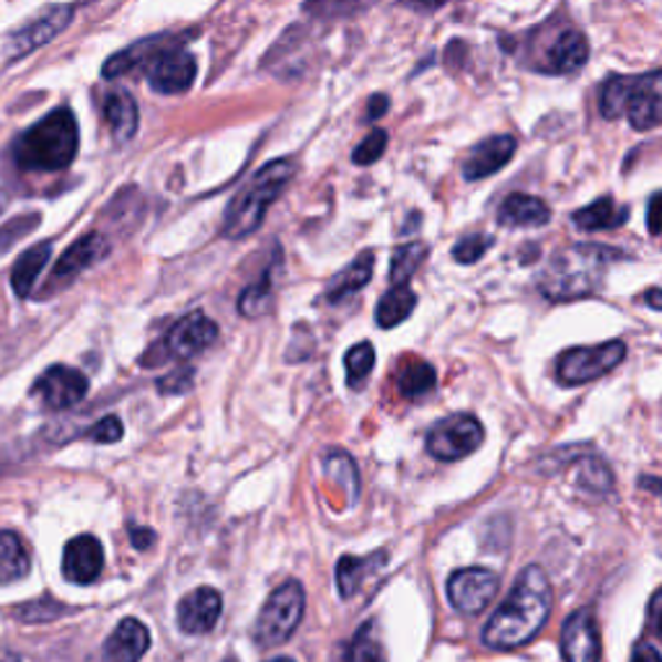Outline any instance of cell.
Instances as JSON below:
<instances>
[{"label": "cell", "mask_w": 662, "mask_h": 662, "mask_svg": "<svg viewBox=\"0 0 662 662\" xmlns=\"http://www.w3.org/2000/svg\"><path fill=\"white\" fill-rule=\"evenodd\" d=\"M621 251L611 246L575 244L554 254L544 272L538 275V290L549 300H580L598 292L603 277Z\"/></svg>", "instance_id": "7a4b0ae2"}, {"label": "cell", "mask_w": 662, "mask_h": 662, "mask_svg": "<svg viewBox=\"0 0 662 662\" xmlns=\"http://www.w3.org/2000/svg\"><path fill=\"white\" fill-rule=\"evenodd\" d=\"M130 541H133L135 549H151V544L156 541V534L151 528H130Z\"/></svg>", "instance_id": "c3c4849f"}, {"label": "cell", "mask_w": 662, "mask_h": 662, "mask_svg": "<svg viewBox=\"0 0 662 662\" xmlns=\"http://www.w3.org/2000/svg\"><path fill=\"white\" fill-rule=\"evenodd\" d=\"M197 79V60L192 52L172 48L158 55L148 68V81L158 94H184Z\"/></svg>", "instance_id": "5bb4252c"}, {"label": "cell", "mask_w": 662, "mask_h": 662, "mask_svg": "<svg viewBox=\"0 0 662 662\" xmlns=\"http://www.w3.org/2000/svg\"><path fill=\"white\" fill-rule=\"evenodd\" d=\"M386 112H389V96L383 94L371 96V102H368V122L383 117Z\"/></svg>", "instance_id": "681fc988"}, {"label": "cell", "mask_w": 662, "mask_h": 662, "mask_svg": "<svg viewBox=\"0 0 662 662\" xmlns=\"http://www.w3.org/2000/svg\"><path fill=\"white\" fill-rule=\"evenodd\" d=\"M68 611H71V608L63 606V603H58V600L42 598L40 603H29V606L17 608V619L37 623V621H50V619H55V616H63Z\"/></svg>", "instance_id": "ab89813d"}, {"label": "cell", "mask_w": 662, "mask_h": 662, "mask_svg": "<svg viewBox=\"0 0 662 662\" xmlns=\"http://www.w3.org/2000/svg\"><path fill=\"white\" fill-rule=\"evenodd\" d=\"M647 631L654 637L662 631V590L654 592L650 598V606H647Z\"/></svg>", "instance_id": "f6af8a7d"}, {"label": "cell", "mask_w": 662, "mask_h": 662, "mask_svg": "<svg viewBox=\"0 0 662 662\" xmlns=\"http://www.w3.org/2000/svg\"><path fill=\"white\" fill-rule=\"evenodd\" d=\"M50 257H52V244L42 241V244L32 246V249H27L17 259V265H13V272H11V285H13V290H17L19 298L32 296L34 285H37V280H40L42 269L48 267Z\"/></svg>", "instance_id": "484cf974"}, {"label": "cell", "mask_w": 662, "mask_h": 662, "mask_svg": "<svg viewBox=\"0 0 662 662\" xmlns=\"http://www.w3.org/2000/svg\"><path fill=\"white\" fill-rule=\"evenodd\" d=\"M561 658L565 662H600V631L590 608L567 616L561 627Z\"/></svg>", "instance_id": "4fadbf2b"}, {"label": "cell", "mask_w": 662, "mask_h": 662, "mask_svg": "<svg viewBox=\"0 0 662 662\" xmlns=\"http://www.w3.org/2000/svg\"><path fill=\"white\" fill-rule=\"evenodd\" d=\"M629 662H662V654L650 642H637Z\"/></svg>", "instance_id": "7dc6e473"}, {"label": "cell", "mask_w": 662, "mask_h": 662, "mask_svg": "<svg viewBox=\"0 0 662 662\" xmlns=\"http://www.w3.org/2000/svg\"><path fill=\"white\" fill-rule=\"evenodd\" d=\"M373 267H375V254L373 251H363L360 257L342 269L340 275L331 277V282L327 285V296L329 303H340V300L355 296L358 290H363L373 277Z\"/></svg>", "instance_id": "cb8c5ba5"}, {"label": "cell", "mask_w": 662, "mask_h": 662, "mask_svg": "<svg viewBox=\"0 0 662 662\" xmlns=\"http://www.w3.org/2000/svg\"><path fill=\"white\" fill-rule=\"evenodd\" d=\"M629 220L627 207H619L611 197H600L572 215V223L580 230H613Z\"/></svg>", "instance_id": "83f0119b"}, {"label": "cell", "mask_w": 662, "mask_h": 662, "mask_svg": "<svg viewBox=\"0 0 662 662\" xmlns=\"http://www.w3.org/2000/svg\"><path fill=\"white\" fill-rule=\"evenodd\" d=\"M588 58L590 44L585 40V34L577 32V29H565V32L551 42V48L546 50V65L541 71L554 75L575 73L588 63Z\"/></svg>", "instance_id": "ffe728a7"}, {"label": "cell", "mask_w": 662, "mask_h": 662, "mask_svg": "<svg viewBox=\"0 0 662 662\" xmlns=\"http://www.w3.org/2000/svg\"><path fill=\"white\" fill-rule=\"evenodd\" d=\"M549 220H551L549 205L534 195H520V192L505 197V203L499 205V213H497V223L505 228H538V226H546Z\"/></svg>", "instance_id": "7402d4cb"}, {"label": "cell", "mask_w": 662, "mask_h": 662, "mask_svg": "<svg viewBox=\"0 0 662 662\" xmlns=\"http://www.w3.org/2000/svg\"><path fill=\"white\" fill-rule=\"evenodd\" d=\"M554 592L541 567L530 565L515 580L510 596L484 627V644L492 650H518L538 637L551 616Z\"/></svg>", "instance_id": "6da1fadb"}, {"label": "cell", "mask_w": 662, "mask_h": 662, "mask_svg": "<svg viewBox=\"0 0 662 662\" xmlns=\"http://www.w3.org/2000/svg\"><path fill=\"white\" fill-rule=\"evenodd\" d=\"M269 662H292L290 658H275V660H269Z\"/></svg>", "instance_id": "11a10c76"}, {"label": "cell", "mask_w": 662, "mask_h": 662, "mask_svg": "<svg viewBox=\"0 0 662 662\" xmlns=\"http://www.w3.org/2000/svg\"><path fill=\"white\" fill-rule=\"evenodd\" d=\"M350 662H386L383 644L379 642V637L373 634V623H365V627L358 631L350 650Z\"/></svg>", "instance_id": "d590c367"}, {"label": "cell", "mask_w": 662, "mask_h": 662, "mask_svg": "<svg viewBox=\"0 0 662 662\" xmlns=\"http://www.w3.org/2000/svg\"><path fill=\"white\" fill-rule=\"evenodd\" d=\"M323 468H327V474L331 476V479L340 482L342 487L350 489V503H355L360 495V476H358L355 461H352L348 453L331 451L327 461H323Z\"/></svg>", "instance_id": "e575fe53"}, {"label": "cell", "mask_w": 662, "mask_h": 662, "mask_svg": "<svg viewBox=\"0 0 662 662\" xmlns=\"http://www.w3.org/2000/svg\"><path fill=\"white\" fill-rule=\"evenodd\" d=\"M32 569L24 541L13 530H0V585H11L24 580Z\"/></svg>", "instance_id": "4316f807"}, {"label": "cell", "mask_w": 662, "mask_h": 662, "mask_svg": "<svg viewBox=\"0 0 662 662\" xmlns=\"http://www.w3.org/2000/svg\"><path fill=\"white\" fill-rule=\"evenodd\" d=\"M623 114H627L629 125L639 133L662 125V71L631 79Z\"/></svg>", "instance_id": "8fae6325"}, {"label": "cell", "mask_w": 662, "mask_h": 662, "mask_svg": "<svg viewBox=\"0 0 662 662\" xmlns=\"http://www.w3.org/2000/svg\"><path fill=\"white\" fill-rule=\"evenodd\" d=\"M104 117L106 125L112 127L114 143L125 145L135 137L137 122H141V112H137L135 99L130 96V91L114 86L104 99Z\"/></svg>", "instance_id": "603a6c76"}, {"label": "cell", "mask_w": 662, "mask_h": 662, "mask_svg": "<svg viewBox=\"0 0 662 662\" xmlns=\"http://www.w3.org/2000/svg\"><path fill=\"white\" fill-rule=\"evenodd\" d=\"M639 489L644 492H652V495H658L662 499V476H639Z\"/></svg>", "instance_id": "816d5d0a"}, {"label": "cell", "mask_w": 662, "mask_h": 662, "mask_svg": "<svg viewBox=\"0 0 662 662\" xmlns=\"http://www.w3.org/2000/svg\"><path fill=\"white\" fill-rule=\"evenodd\" d=\"M223 598L215 588H197L182 598L176 608V621L184 634H207L220 619Z\"/></svg>", "instance_id": "2e32d148"}, {"label": "cell", "mask_w": 662, "mask_h": 662, "mask_svg": "<svg viewBox=\"0 0 662 662\" xmlns=\"http://www.w3.org/2000/svg\"><path fill=\"white\" fill-rule=\"evenodd\" d=\"M306 608V590L298 580H288L277 588L272 596L267 598V603L261 606L257 627H254V639L261 650H272L280 647L292 637V631L298 629L300 619H303Z\"/></svg>", "instance_id": "5b68a950"}, {"label": "cell", "mask_w": 662, "mask_h": 662, "mask_svg": "<svg viewBox=\"0 0 662 662\" xmlns=\"http://www.w3.org/2000/svg\"><path fill=\"white\" fill-rule=\"evenodd\" d=\"M104 569V549L99 538L83 534L65 546L63 572L75 585H91Z\"/></svg>", "instance_id": "e0dca14e"}, {"label": "cell", "mask_w": 662, "mask_h": 662, "mask_svg": "<svg viewBox=\"0 0 662 662\" xmlns=\"http://www.w3.org/2000/svg\"><path fill=\"white\" fill-rule=\"evenodd\" d=\"M192 379H195L192 368H184V371H174L172 375H166V379H161L158 389L164 391V394H184V391L192 389Z\"/></svg>", "instance_id": "ee69618b"}, {"label": "cell", "mask_w": 662, "mask_h": 662, "mask_svg": "<svg viewBox=\"0 0 662 662\" xmlns=\"http://www.w3.org/2000/svg\"><path fill=\"white\" fill-rule=\"evenodd\" d=\"M381 565H386V551L368 554V557H352V554H344V557L337 561V588H340L342 598L358 596L368 575H373Z\"/></svg>", "instance_id": "d4e9b609"}, {"label": "cell", "mask_w": 662, "mask_h": 662, "mask_svg": "<svg viewBox=\"0 0 662 662\" xmlns=\"http://www.w3.org/2000/svg\"><path fill=\"white\" fill-rule=\"evenodd\" d=\"M3 207H6V199H3V195H0V213H3Z\"/></svg>", "instance_id": "9f6ffc18"}, {"label": "cell", "mask_w": 662, "mask_h": 662, "mask_svg": "<svg viewBox=\"0 0 662 662\" xmlns=\"http://www.w3.org/2000/svg\"><path fill=\"white\" fill-rule=\"evenodd\" d=\"M226 662H236V660H234V658H228V660H226Z\"/></svg>", "instance_id": "6f0895ef"}, {"label": "cell", "mask_w": 662, "mask_h": 662, "mask_svg": "<svg viewBox=\"0 0 662 662\" xmlns=\"http://www.w3.org/2000/svg\"><path fill=\"white\" fill-rule=\"evenodd\" d=\"M172 48V37H151V40L130 44V48L106 60L102 71L104 79H122V75L133 73L137 68H151L153 60Z\"/></svg>", "instance_id": "44dd1931"}, {"label": "cell", "mask_w": 662, "mask_h": 662, "mask_svg": "<svg viewBox=\"0 0 662 662\" xmlns=\"http://www.w3.org/2000/svg\"><path fill=\"white\" fill-rule=\"evenodd\" d=\"M518 151V141L513 135H495L476 145L472 156L464 164V176L468 182L487 179V176L497 174L499 168L507 166Z\"/></svg>", "instance_id": "ac0fdd59"}, {"label": "cell", "mask_w": 662, "mask_h": 662, "mask_svg": "<svg viewBox=\"0 0 662 662\" xmlns=\"http://www.w3.org/2000/svg\"><path fill=\"white\" fill-rule=\"evenodd\" d=\"M484 443V425L474 414H451L427 433V453L443 464L464 461Z\"/></svg>", "instance_id": "52a82bcc"}, {"label": "cell", "mask_w": 662, "mask_h": 662, "mask_svg": "<svg viewBox=\"0 0 662 662\" xmlns=\"http://www.w3.org/2000/svg\"><path fill=\"white\" fill-rule=\"evenodd\" d=\"M427 257V246L425 244H404L399 246L391 257V282L394 285H406L412 280V275L417 272L422 261Z\"/></svg>", "instance_id": "1f68e13d"}, {"label": "cell", "mask_w": 662, "mask_h": 662, "mask_svg": "<svg viewBox=\"0 0 662 662\" xmlns=\"http://www.w3.org/2000/svg\"><path fill=\"white\" fill-rule=\"evenodd\" d=\"M215 340H218V323L207 319L205 313H189L168 329L161 348H164L166 358L189 360L205 352Z\"/></svg>", "instance_id": "9c48e42d"}, {"label": "cell", "mask_w": 662, "mask_h": 662, "mask_svg": "<svg viewBox=\"0 0 662 662\" xmlns=\"http://www.w3.org/2000/svg\"><path fill=\"white\" fill-rule=\"evenodd\" d=\"M386 143H389V135L383 133V130H373V133L358 145L355 153H352V161H355L358 166L375 164V161L386 153Z\"/></svg>", "instance_id": "f35d334b"}, {"label": "cell", "mask_w": 662, "mask_h": 662, "mask_svg": "<svg viewBox=\"0 0 662 662\" xmlns=\"http://www.w3.org/2000/svg\"><path fill=\"white\" fill-rule=\"evenodd\" d=\"M37 223H40V215H19V218H13L6 223L3 228H0V254L6 249H11L13 244L19 241V238H24L27 234H32Z\"/></svg>", "instance_id": "60d3db41"}, {"label": "cell", "mask_w": 662, "mask_h": 662, "mask_svg": "<svg viewBox=\"0 0 662 662\" xmlns=\"http://www.w3.org/2000/svg\"><path fill=\"white\" fill-rule=\"evenodd\" d=\"M492 244H495V238L487 236V234H472L466 238H461V241L453 246V259L458 261V265H476L484 254L492 249Z\"/></svg>", "instance_id": "8d00e7d4"}, {"label": "cell", "mask_w": 662, "mask_h": 662, "mask_svg": "<svg viewBox=\"0 0 662 662\" xmlns=\"http://www.w3.org/2000/svg\"><path fill=\"white\" fill-rule=\"evenodd\" d=\"M292 176H296V166L292 161H272L238 195L230 199L226 220H223V234L228 238H246L257 230L267 218V210L272 207L277 197L282 195V189L288 187Z\"/></svg>", "instance_id": "277c9868"}, {"label": "cell", "mask_w": 662, "mask_h": 662, "mask_svg": "<svg viewBox=\"0 0 662 662\" xmlns=\"http://www.w3.org/2000/svg\"><path fill=\"white\" fill-rule=\"evenodd\" d=\"M151 647V631L143 621L122 619L120 627L106 637L104 662H141Z\"/></svg>", "instance_id": "d6986e66"}, {"label": "cell", "mask_w": 662, "mask_h": 662, "mask_svg": "<svg viewBox=\"0 0 662 662\" xmlns=\"http://www.w3.org/2000/svg\"><path fill=\"white\" fill-rule=\"evenodd\" d=\"M269 303H272V290H269V277H265V280L251 285V288H246V292L241 296V300H238V308H241L244 316H259L265 313Z\"/></svg>", "instance_id": "74e56055"}, {"label": "cell", "mask_w": 662, "mask_h": 662, "mask_svg": "<svg viewBox=\"0 0 662 662\" xmlns=\"http://www.w3.org/2000/svg\"><path fill=\"white\" fill-rule=\"evenodd\" d=\"M497 590L499 577L482 567L458 569L448 580L451 606L466 616H479L497 598Z\"/></svg>", "instance_id": "ba28073f"}, {"label": "cell", "mask_w": 662, "mask_h": 662, "mask_svg": "<svg viewBox=\"0 0 662 662\" xmlns=\"http://www.w3.org/2000/svg\"><path fill=\"white\" fill-rule=\"evenodd\" d=\"M32 394L48 410H71L89 394V379L68 365H52L32 386Z\"/></svg>", "instance_id": "30bf717a"}, {"label": "cell", "mask_w": 662, "mask_h": 662, "mask_svg": "<svg viewBox=\"0 0 662 662\" xmlns=\"http://www.w3.org/2000/svg\"><path fill=\"white\" fill-rule=\"evenodd\" d=\"M414 308H417V296H414L410 285H394L375 308V321H379L381 329H394L410 319Z\"/></svg>", "instance_id": "f1b7e54d"}, {"label": "cell", "mask_w": 662, "mask_h": 662, "mask_svg": "<svg viewBox=\"0 0 662 662\" xmlns=\"http://www.w3.org/2000/svg\"><path fill=\"white\" fill-rule=\"evenodd\" d=\"M73 6H52V9L42 11L34 21H29L27 27H21L19 32L11 34L9 40V58L19 60L29 55V52L44 48V44L55 40L58 34H63L68 24L73 21Z\"/></svg>", "instance_id": "7c38bea8"}, {"label": "cell", "mask_w": 662, "mask_h": 662, "mask_svg": "<svg viewBox=\"0 0 662 662\" xmlns=\"http://www.w3.org/2000/svg\"><path fill=\"white\" fill-rule=\"evenodd\" d=\"M577 482L582 489L596 492V495H606L613 487V472L600 456H580L577 461Z\"/></svg>", "instance_id": "4dcf8cb0"}, {"label": "cell", "mask_w": 662, "mask_h": 662, "mask_svg": "<svg viewBox=\"0 0 662 662\" xmlns=\"http://www.w3.org/2000/svg\"><path fill=\"white\" fill-rule=\"evenodd\" d=\"M122 433H125V430H122V422L110 414V417L99 420L96 425L89 430L86 437H91L94 443H117Z\"/></svg>", "instance_id": "7bdbcfd3"}, {"label": "cell", "mask_w": 662, "mask_h": 662, "mask_svg": "<svg viewBox=\"0 0 662 662\" xmlns=\"http://www.w3.org/2000/svg\"><path fill=\"white\" fill-rule=\"evenodd\" d=\"M631 75H611L600 89V114L606 120H619L623 114V106H627V94H629Z\"/></svg>", "instance_id": "836d02e7"}, {"label": "cell", "mask_w": 662, "mask_h": 662, "mask_svg": "<svg viewBox=\"0 0 662 662\" xmlns=\"http://www.w3.org/2000/svg\"><path fill=\"white\" fill-rule=\"evenodd\" d=\"M437 373L435 368L425 363V360H410L402 365V371L396 375V386L406 399H422L435 389Z\"/></svg>", "instance_id": "f546056e"}, {"label": "cell", "mask_w": 662, "mask_h": 662, "mask_svg": "<svg viewBox=\"0 0 662 662\" xmlns=\"http://www.w3.org/2000/svg\"><path fill=\"white\" fill-rule=\"evenodd\" d=\"M647 228H650L652 236L662 234V192L652 195L650 207H647Z\"/></svg>", "instance_id": "bcb514c9"}, {"label": "cell", "mask_w": 662, "mask_h": 662, "mask_svg": "<svg viewBox=\"0 0 662 662\" xmlns=\"http://www.w3.org/2000/svg\"><path fill=\"white\" fill-rule=\"evenodd\" d=\"M623 358H627V342L621 340L596 344V348L565 350L557 358V379L565 386H585L619 368Z\"/></svg>", "instance_id": "8992f818"}, {"label": "cell", "mask_w": 662, "mask_h": 662, "mask_svg": "<svg viewBox=\"0 0 662 662\" xmlns=\"http://www.w3.org/2000/svg\"><path fill=\"white\" fill-rule=\"evenodd\" d=\"M79 122L63 106L21 133L13 143V161L24 172H63L79 156Z\"/></svg>", "instance_id": "3957f363"}, {"label": "cell", "mask_w": 662, "mask_h": 662, "mask_svg": "<svg viewBox=\"0 0 662 662\" xmlns=\"http://www.w3.org/2000/svg\"><path fill=\"white\" fill-rule=\"evenodd\" d=\"M399 3H404L406 9L414 11H437L443 9V6H448L451 0H399Z\"/></svg>", "instance_id": "f907efd6"}, {"label": "cell", "mask_w": 662, "mask_h": 662, "mask_svg": "<svg viewBox=\"0 0 662 662\" xmlns=\"http://www.w3.org/2000/svg\"><path fill=\"white\" fill-rule=\"evenodd\" d=\"M358 9V0H308L306 13L316 19H340Z\"/></svg>", "instance_id": "b9f144b4"}, {"label": "cell", "mask_w": 662, "mask_h": 662, "mask_svg": "<svg viewBox=\"0 0 662 662\" xmlns=\"http://www.w3.org/2000/svg\"><path fill=\"white\" fill-rule=\"evenodd\" d=\"M658 637H660V639H662V631H660V634H658Z\"/></svg>", "instance_id": "680465c9"}, {"label": "cell", "mask_w": 662, "mask_h": 662, "mask_svg": "<svg viewBox=\"0 0 662 662\" xmlns=\"http://www.w3.org/2000/svg\"><path fill=\"white\" fill-rule=\"evenodd\" d=\"M375 365V350L371 342H360L344 355V368H348V383L350 389H363L365 379L373 373Z\"/></svg>", "instance_id": "d6a6232c"}, {"label": "cell", "mask_w": 662, "mask_h": 662, "mask_svg": "<svg viewBox=\"0 0 662 662\" xmlns=\"http://www.w3.org/2000/svg\"><path fill=\"white\" fill-rule=\"evenodd\" d=\"M110 251V241L102 234H86L68 249L63 257L58 259V265L52 267L48 292L65 288L68 282H73L75 277H81L89 267H94L99 259L106 257Z\"/></svg>", "instance_id": "9a60e30c"}, {"label": "cell", "mask_w": 662, "mask_h": 662, "mask_svg": "<svg viewBox=\"0 0 662 662\" xmlns=\"http://www.w3.org/2000/svg\"><path fill=\"white\" fill-rule=\"evenodd\" d=\"M642 300H644V303L650 306V308H654V311H662V288L647 290Z\"/></svg>", "instance_id": "f5cc1de1"}, {"label": "cell", "mask_w": 662, "mask_h": 662, "mask_svg": "<svg viewBox=\"0 0 662 662\" xmlns=\"http://www.w3.org/2000/svg\"><path fill=\"white\" fill-rule=\"evenodd\" d=\"M0 662H21V658L11 650H0Z\"/></svg>", "instance_id": "db71d44e"}]
</instances>
